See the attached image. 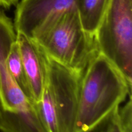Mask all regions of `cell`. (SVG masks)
<instances>
[{
    "instance_id": "5",
    "label": "cell",
    "mask_w": 132,
    "mask_h": 132,
    "mask_svg": "<svg viewBox=\"0 0 132 132\" xmlns=\"http://www.w3.org/2000/svg\"><path fill=\"white\" fill-rule=\"evenodd\" d=\"M16 40L14 23L0 10V103L1 110L20 113L36 108V103L28 101L10 76L6 60L12 44Z\"/></svg>"
},
{
    "instance_id": "10",
    "label": "cell",
    "mask_w": 132,
    "mask_h": 132,
    "mask_svg": "<svg viewBox=\"0 0 132 132\" xmlns=\"http://www.w3.org/2000/svg\"><path fill=\"white\" fill-rule=\"evenodd\" d=\"M119 107L115 108L109 116L95 126V132H123L119 121Z\"/></svg>"
},
{
    "instance_id": "9",
    "label": "cell",
    "mask_w": 132,
    "mask_h": 132,
    "mask_svg": "<svg viewBox=\"0 0 132 132\" xmlns=\"http://www.w3.org/2000/svg\"><path fill=\"white\" fill-rule=\"evenodd\" d=\"M7 68L10 76L14 82L26 99L32 103H36L34 101L24 67L21 57L19 46L16 40L12 44L6 60Z\"/></svg>"
},
{
    "instance_id": "4",
    "label": "cell",
    "mask_w": 132,
    "mask_h": 132,
    "mask_svg": "<svg viewBox=\"0 0 132 132\" xmlns=\"http://www.w3.org/2000/svg\"><path fill=\"white\" fill-rule=\"evenodd\" d=\"M99 53L132 86V0H109L95 35Z\"/></svg>"
},
{
    "instance_id": "3",
    "label": "cell",
    "mask_w": 132,
    "mask_h": 132,
    "mask_svg": "<svg viewBox=\"0 0 132 132\" xmlns=\"http://www.w3.org/2000/svg\"><path fill=\"white\" fill-rule=\"evenodd\" d=\"M46 57V81L37 109L46 132H76L82 75Z\"/></svg>"
},
{
    "instance_id": "7",
    "label": "cell",
    "mask_w": 132,
    "mask_h": 132,
    "mask_svg": "<svg viewBox=\"0 0 132 132\" xmlns=\"http://www.w3.org/2000/svg\"><path fill=\"white\" fill-rule=\"evenodd\" d=\"M16 41L34 101L37 103L46 81V55L34 40L23 34L17 32Z\"/></svg>"
},
{
    "instance_id": "8",
    "label": "cell",
    "mask_w": 132,
    "mask_h": 132,
    "mask_svg": "<svg viewBox=\"0 0 132 132\" xmlns=\"http://www.w3.org/2000/svg\"><path fill=\"white\" fill-rule=\"evenodd\" d=\"M109 0H79V15L84 29L95 37L102 21Z\"/></svg>"
},
{
    "instance_id": "2",
    "label": "cell",
    "mask_w": 132,
    "mask_h": 132,
    "mask_svg": "<svg viewBox=\"0 0 132 132\" xmlns=\"http://www.w3.org/2000/svg\"><path fill=\"white\" fill-rule=\"evenodd\" d=\"M32 39L48 57L80 75L99 53L95 37L82 27L77 8L48 20Z\"/></svg>"
},
{
    "instance_id": "12",
    "label": "cell",
    "mask_w": 132,
    "mask_h": 132,
    "mask_svg": "<svg viewBox=\"0 0 132 132\" xmlns=\"http://www.w3.org/2000/svg\"><path fill=\"white\" fill-rule=\"evenodd\" d=\"M86 132H95V128H94V129H92V130H90V131H86Z\"/></svg>"
},
{
    "instance_id": "1",
    "label": "cell",
    "mask_w": 132,
    "mask_h": 132,
    "mask_svg": "<svg viewBox=\"0 0 132 132\" xmlns=\"http://www.w3.org/2000/svg\"><path fill=\"white\" fill-rule=\"evenodd\" d=\"M131 95V87L114 64L101 53L93 57L82 74L76 132L97 126Z\"/></svg>"
},
{
    "instance_id": "11",
    "label": "cell",
    "mask_w": 132,
    "mask_h": 132,
    "mask_svg": "<svg viewBox=\"0 0 132 132\" xmlns=\"http://www.w3.org/2000/svg\"><path fill=\"white\" fill-rule=\"evenodd\" d=\"M19 0H0V6L5 9H10L12 6L16 5Z\"/></svg>"
},
{
    "instance_id": "6",
    "label": "cell",
    "mask_w": 132,
    "mask_h": 132,
    "mask_svg": "<svg viewBox=\"0 0 132 132\" xmlns=\"http://www.w3.org/2000/svg\"><path fill=\"white\" fill-rule=\"evenodd\" d=\"M79 0H19L16 5L15 32L32 39L37 30L53 17L74 8Z\"/></svg>"
},
{
    "instance_id": "13",
    "label": "cell",
    "mask_w": 132,
    "mask_h": 132,
    "mask_svg": "<svg viewBox=\"0 0 132 132\" xmlns=\"http://www.w3.org/2000/svg\"><path fill=\"white\" fill-rule=\"evenodd\" d=\"M1 103H0V111H1Z\"/></svg>"
}]
</instances>
